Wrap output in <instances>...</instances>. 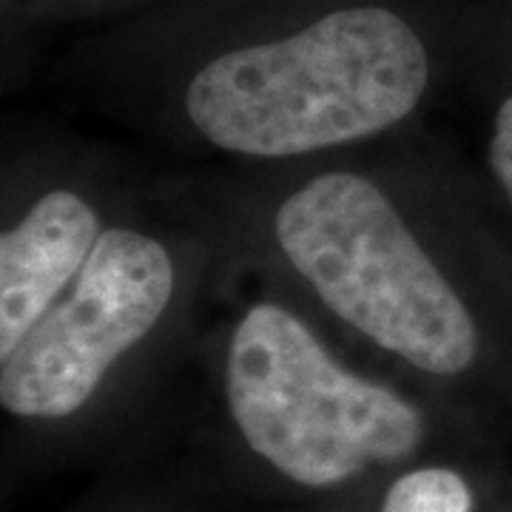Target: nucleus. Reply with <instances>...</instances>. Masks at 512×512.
<instances>
[{
    "instance_id": "nucleus-1",
    "label": "nucleus",
    "mask_w": 512,
    "mask_h": 512,
    "mask_svg": "<svg viewBox=\"0 0 512 512\" xmlns=\"http://www.w3.org/2000/svg\"><path fill=\"white\" fill-rule=\"evenodd\" d=\"M427 52L390 9H339L274 43L214 57L185 114L211 146L296 157L402 123L427 89Z\"/></svg>"
},
{
    "instance_id": "nucleus-2",
    "label": "nucleus",
    "mask_w": 512,
    "mask_h": 512,
    "mask_svg": "<svg viewBox=\"0 0 512 512\" xmlns=\"http://www.w3.org/2000/svg\"><path fill=\"white\" fill-rule=\"evenodd\" d=\"M274 228L316 296L379 348L433 376H458L476 362L467 305L370 180L322 174L279 205Z\"/></svg>"
},
{
    "instance_id": "nucleus-3",
    "label": "nucleus",
    "mask_w": 512,
    "mask_h": 512,
    "mask_svg": "<svg viewBox=\"0 0 512 512\" xmlns=\"http://www.w3.org/2000/svg\"><path fill=\"white\" fill-rule=\"evenodd\" d=\"M225 393L248 447L299 487L345 484L370 464L410 456L424 439L413 404L345 370L274 302L237 322Z\"/></svg>"
},
{
    "instance_id": "nucleus-4",
    "label": "nucleus",
    "mask_w": 512,
    "mask_h": 512,
    "mask_svg": "<svg viewBox=\"0 0 512 512\" xmlns=\"http://www.w3.org/2000/svg\"><path fill=\"white\" fill-rule=\"evenodd\" d=\"M177 282L163 242L109 228L74 291L0 359V404L18 419H66L92 399L109 367L146 339Z\"/></svg>"
},
{
    "instance_id": "nucleus-5",
    "label": "nucleus",
    "mask_w": 512,
    "mask_h": 512,
    "mask_svg": "<svg viewBox=\"0 0 512 512\" xmlns=\"http://www.w3.org/2000/svg\"><path fill=\"white\" fill-rule=\"evenodd\" d=\"M100 237L94 208L72 191H49L0 237V359L55 308Z\"/></svg>"
},
{
    "instance_id": "nucleus-6",
    "label": "nucleus",
    "mask_w": 512,
    "mask_h": 512,
    "mask_svg": "<svg viewBox=\"0 0 512 512\" xmlns=\"http://www.w3.org/2000/svg\"><path fill=\"white\" fill-rule=\"evenodd\" d=\"M379 512H473V490L456 470L419 467L390 484Z\"/></svg>"
},
{
    "instance_id": "nucleus-7",
    "label": "nucleus",
    "mask_w": 512,
    "mask_h": 512,
    "mask_svg": "<svg viewBox=\"0 0 512 512\" xmlns=\"http://www.w3.org/2000/svg\"><path fill=\"white\" fill-rule=\"evenodd\" d=\"M490 165L495 171V180L501 183L504 194L512 202V97L501 103L495 114L493 140H490Z\"/></svg>"
}]
</instances>
